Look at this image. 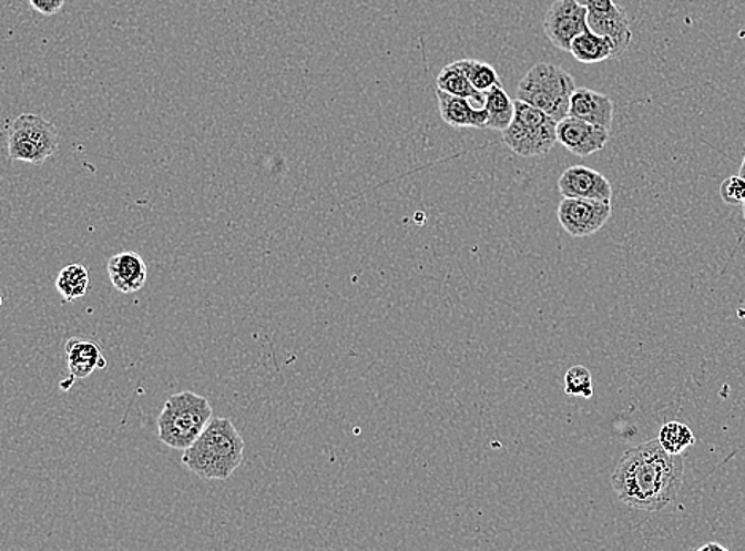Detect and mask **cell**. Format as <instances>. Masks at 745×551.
<instances>
[{
	"instance_id": "11",
	"label": "cell",
	"mask_w": 745,
	"mask_h": 551,
	"mask_svg": "<svg viewBox=\"0 0 745 551\" xmlns=\"http://www.w3.org/2000/svg\"><path fill=\"white\" fill-rule=\"evenodd\" d=\"M558 190L563 197L612 202L614 190L601 172L585 165H572L558 180Z\"/></svg>"
},
{
	"instance_id": "26",
	"label": "cell",
	"mask_w": 745,
	"mask_h": 551,
	"mask_svg": "<svg viewBox=\"0 0 745 551\" xmlns=\"http://www.w3.org/2000/svg\"><path fill=\"white\" fill-rule=\"evenodd\" d=\"M739 174L745 176V153H744L743 164H741V167H739ZM743 213H744V220H745V202L743 204Z\"/></svg>"
},
{
	"instance_id": "1",
	"label": "cell",
	"mask_w": 745,
	"mask_h": 551,
	"mask_svg": "<svg viewBox=\"0 0 745 551\" xmlns=\"http://www.w3.org/2000/svg\"><path fill=\"white\" fill-rule=\"evenodd\" d=\"M684 459L671 455L659 439L631 448L612 476L616 498L634 510L660 512L677 498L684 483Z\"/></svg>"
},
{
	"instance_id": "18",
	"label": "cell",
	"mask_w": 745,
	"mask_h": 551,
	"mask_svg": "<svg viewBox=\"0 0 745 551\" xmlns=\"http://www.w3.org/2000/svg\"><path fill=\"white\" fill-rule=\"evenodd\" d=\"M90 288V271L83 264H69L58 275L57 289L64 303L83 299Z\"/></svg>"
},
{
	"instance_id": "24",
	"label": "cell",
	"mask_w": 745,
	"mask_h": 551,
	"mask_svg": "<svg viewBox=\"0 0 745 551\" xmlns=\"http://www.w3.org/2000/svg\"><path fill=\"white\" fill-rule=\"evenodd\" d=\"M32 9L45 17H54L64 9L65 0H29Z\"/></svg>"
},
{
	"instance_id": "25",
	"label": "cell",
	"mask_w": 745,
	"mask_h": 551,
	"mask_svg": "<svg viewBox=\"0 0 745 551\" xmlns=\"http://www.w3.org/2000/svg\"><path fill=\"white\" fill-rule=\"evenodd\" d=\"M700 551H726V547H723L722 543L712 542L700 547Z\"/></svg>"
},
{
	"instance_id": "17",
	"label": "cell",
	"mask_w": 745,
	"mask_h": 551,
	"mask_svg": "<svg viewBox=\"0 0 745 551\" xmlns=\"http://www.w3.org/2000/svg\"><path fill=\"white\" fill-rule=\"evenodd\" d=\"M486 106L488 112L486 130L504 132L516 116V101L502 88V84L491 88L486 93Z\"/></svg>"
},
{
	"instance_id": "12",
	"label": "cell",
	"mask_w": 745,
	"mask_h": 551,
	"mask_svg": "<svg viewBox=\"0 0 745 551\" xmlns=\"http://www.w3.org/2000/svg\"><path fill=\"white\" fill-rule=\"evenodd\" d=\"M615 106L609 95L589 90V88H575L569 104V115L596 124L611 131L614 124Z\"/></svg>"
},
{
	"instance_id": "9",
	"label": "cell",
	"mask_w": 745,
	"mask_h": 551,
	"mask_svg": "<svg viewBox=\"0 0 745 551\" xmlns=\"http://www.w3.org/2000/svg\"><path fill=\"white\" fill-rule=\"evenodd\" d=\"M589 9V25L596 34L611 37L615 58L626 51L633 40L630 18L614 0H579Z\"/></svg>"
},
{
	"instance_id": "6",
	"label": "cell",
	"mask_w": 745,
	"mask_h": 551,
	"mask_svg": "<svg viewBox=\"0 0 745 551\" xmlns=\"http://www.w3.org/2000/svg\"><path fill=\"white\" fill-rule=\"evenodd\" d=\"M60 146V134L50 121L34 113H23L13 121L9 134V154L13 161L28 164L45 163Z\"/></svg>"
},
{
	"instance_id": "2",
	"label": "cell",
	"mask_w": 745,
	"mask_h": 551,
	"mask_svg": "<svg viewBox=\"0 0 745 551\" xmlns=\"http://www.w3.org/2000/svg\"><path fill=\"white\" fill-rule=\"evenodd\" d=\"M244 437L229 418L213 417L200 439L183 450L182 465L204 480H227L244 461Z\"/></svg>"
},
{
	"instance_id": "3",
	"label": "cell",
	"mask_w": 745,
	"mask_h": 551,
	"mask_svg": "<svg viewBox=\"0 0 745 551\" xmlns=\"http://www.w3.org/2000/svg\"><path fill=\"white\" fill-rule=\"evenodd\" d=\"M213 418L212 404L193 391L172 395L157 418V436L164 446L186 450L200 439Z\"/></svg>"
},
{
	"instance_id": "16",
	"label": "cell",
	"mask_w": 745,
	"mask_h": 551,
	"mask_svg": "<svg viewBox=\"0 0 745 551\" xmlns=\"http://www.w3.org/2000/svg\"><path fill=\"white\" fill-rule=\"evenodd\" d=\"M569 53L582 64H598L605 59L615 58V47L611 37L596 34L589 29L572 40Z\"/></svg>"
},
{
	"instance_id": "7",
	"label": "cell",
	"mask_w": 745,
	"mask_h": 551,
	"mask_svg": "<svg viewBox=\"0 0 745 551\" xmlns=\"http://www.w3.org/2000/svg\"><path fill=\"white\" fill-rule=\"evenodd\" d=\"M612 216V202L563 197L558 205V222L575 238L589 237L605 226Z\"/></svg>"
},
{
	"instance_id": "22",
	"label": "cell",
	"mask_w": 745,
	"mask_h": 551,
	"mask_svg": "<svg viewBox=\"0 0 745 551\" xmlns=\"http://www.w3.org/2000/svg\"><path fill=\"white\" fill-rule=\"evenodd\" d=\"M564 392L569 396H582L583 399H592V373L583 366L571 367L564 376Z\"/></svg>"
},
{
	"instance_id": "4",
	"label": "cell",
	"mask_w": 745,
	"mask_h": 551,
	"mask_svg": "<svg viewBox=\"0 0 745 551\" xmlns=\"http://www.w3.org/2000/svg\"><path fill=\"white\" fill-rule=\"evenodd\" d=\"M575 80L560 65L539 62L521 79L517 88V99L542 110L553 120L561 121L569 115Z\"/></svg>"
},
{
	"instance_id": "21",
	"label": "cell",
	"mask_w": 745,
	"mask_h": 551,
	"mask_svg": "<svg viewBox=\"0 0 745 551\" xmlns=\"http://www.w3.org/2000/svg\"><path fill=\"white\" fill-rule=\"evenodd\" d=\"M659 440L671 455H682L686 448L695 446L696 437L684 422L670 421L660 429Z\"/></svg>"
},
{
	"instance_id": "5",
	"label": "cell",
	"mask_w": 745,
	"mask_h": 551,
	"mask_svg": "<svg viewBox=\"0 0 745 551\" xmlns=\"http://www.w3.org/2000/svg\"><path fill=\"white\" fill-rule=\"evenodd\" d=\"M558 121L527 102L516 101V116L502 132L506 145L520 157H542L558 143Z\"/></svg>"
},
{
	"instance_id": "13",
	"label": "cell",
	"mask_w": 745,
	"mask_h": 551,
	"mask_svg": "<svg viewBox=\"0 0 745 551\" xmlns=\"http://www.w3.org/2000/svg\"><path fill=\"white\" fill-rule=\"evenodd\" d=\"M110 282L120 293L134 294L141 292L149 278V267L142 256L135 252H123L112 256L109 264Z\"/></svg>"
},
{
	"instance_id": "20",
	"label": "cell",
	"mask_w": 745,
	"mask_h": 551,
	"mask_svg": "<svg viewBox=\"0 0 745 551\" xmlns=\"http://www.w3.org/2000/svg\"><path fill=\"white\" fill-rule=\"evenodd\" d=\"M455 64L461 69V72L468 76L472 86L477 91H480V93H487L491 88L502 84L497 69L491 64H487V62L477 61V59H460V61H455Z\"/></svg>"
},
{
	"instance_id": "14",
	"label": "cell",
	"mask_w": 745,
	"mask_h": 551,
	"mask_svg": "<svg viewBox=\"0 0 745 551\" xmlns=\"http://www.w3.org/2000/svg\"><path fill=\"white\" fill-rule=\"evenodd\" d=\"M438 94L439 112L442 120L451 127H476L486 130L488 112L486 106H476L471 99L460 98L436 90Z\"/></svg>"
},
{
	"instance_id": "15",
	"label": "cell",
	"mask_w": 745,
	"mask_h": 551,
	"mask_svg": "<svg viewBox=\"0 0 745 551\" xmlns=\"http://www.w3.org/2000/svg\"><path fill=\"white\" fill-rule=\"evenodd\" d=\"M68 366L73 378H88L95 370L105 369L106 359L98 341L72 337L65 341Z\"/></svg>"
},
{
	"instance_id": "10",
	"label": "cell",
	"mask_w": 745,
	"mask_h": 551,
	"mask_svg": "<svg viewBox=\"0 0 745 551\" xmlns=\"http://www.w3.org/2000/svg\"><path fill=\"white\" fill-rule=\"evenodd\" d=\"M609 130L586 123L579 118L567 116L558 121V143L579 157H589L603 152L609 142Z\"/></svg>"
},
{
	"instance_id": "19",
	"label": "cell",
	"mask_w": 745,
	"mask_h": 551,
	"mask_svg": "<svg viewBox=\"0 0 745 551\" xmlns=\"http://www.w3.org/2000/svg\"><path fill=\"white\" fill-rule=\"evenodd\" d=\"M436 86H438V90L446 91V93L471 99L476 104L486 105V93L477 91L455 62L440 71L438 79H436Z\"/></svg>"
},
{
	"instance_id": "8",
	"label": "cell",
	"mask_w": 745,
	"mask_h": 551,
	"mask_svg": "<svg viewBox=\"0 0 745 551\" xmlns=\"http://www.w3.org/2000/svg\"><path fill=\"white\" fill-rule=\"evenodd\" d=\"M589 29V9L579 0H555L547 10L544 32L558 50L569 53L572 40Z\"/></svg>"
},
{
	"instance_id": "23",
	"label": "cell",
	"mask_w": 745,
	"mask_h": 551,
	"mask_svg": "<svg viewBox=\"0 0 745 551\" xmlns=\"http://www.w3.org/2000/svg\"><path fill=\"white\" fill-rule=\"evenodd\" d=\"M721 196L728 205H743L745 202V176H728L721 185Z\"/></svg>"
}]
</instances>
